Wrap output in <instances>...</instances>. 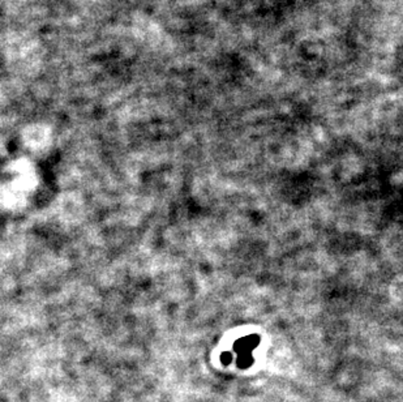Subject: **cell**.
I'll return each instance as SVG.
<instances>
[{"mask_svg":"<svg viewBox=\"0 0 403 402\" xmlns=\"http://www.w3.org/2000/svg\"><path fill=\"white\" fill-rule=\"evenodd\" d=\"M258 344V339L256 336H251V337H244L240 341L236 342L235 350L238 353L239 361L243 366H248L251 364L252 359V351L256 348V345Z\"/></svg>","mask_w":403,"mask_h":402,"instance_id":"6da1fadb","label":"cell"}]
</instances>
